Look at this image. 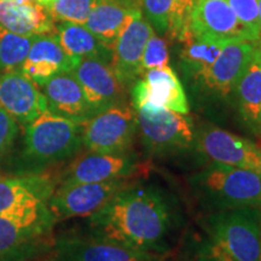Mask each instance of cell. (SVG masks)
<instances>
[{
	"mask_svg": "<svg viewBox=\"0 0 261 261\" xmlns=\"http://www.w3.org/2000/svg\"><path fill=\"white\" fill-rule=\"evenodd\" d=\"M0 107L27 126L48 109L44 93L19 70L0 75Z\"/></svg>",
	"mask_w": 261,
	"mask_h": 261,
	"instance_id": "9a60e30c",
	"label": "cell"
},
{
	"mask_svg": "<svg viewBox=\"0 0 261 261\" xmlns=\"http://www.w3.org/2000/svg\"><path fill=\"white\" fill-rule=\"evenodd\" d=\"M154 35V28L143 15L129 22L114 45L112 68L123 86L136 83L142 75V57L145 45Z\"/></svg>",
	"mask_w": 261,
	"mask_h": 261,
	"instance_id": "e0dca14e",
	"label": "cell"
},
{
	"mask_svg": "<svg viewBox=\"0 0 261 261\" xmlns=\"http://www.w3.org/2000/svg\"><path fill=\"white\" fill-rule=\"evenodd\" d=\"M197 261H236L225 247L213 237L202 244L197 254Z\"/></svg>",
	"mask_w": 261,
	"mask_h": 261,
	"instance_id": "1f68e13d",
	"label": "cell"
},
{
	"mask_svg": "<svg viewBox=\"0 0 261 261\" xmlns=\"http://www.w3.org/2000/svg\"><path fill=\"white\" fill-rule=\"evenodd\" d=\"M98 0H51L47 11L54 21L85 24Z\"/></svg>",
	"mask_w": 261,
	"mask_h": 261,
	"instance_id": "83f0119b",
	"label": "cell"
},
{
	"mask_svg": "<svg viewBox=\"0 0 261 261\" xmlns=\"http://www.w3.org/2000/svg\"><path fill=\"white\" fill-rule=\"evenodd\" d=\"M55 220L47 204L0 215V261H24L40 252Z\"/></svg>",
	"mask_w": 261,
	"mask_h": 261,
	"instance_id": "5b68a950",
	"label": "cell"
},
{
	"mask_svg": "<svg viewBox=\"0 0 261 261\" xmlns=\"http://www.w3.org/2000/svg\"><path fill=\"white\" fill-rule=\"evenodd\" d=\"M238 112L253 132L261 128V62L259 50L236 86Z\"/></svg>",
	"mask_w": 261,
	"mask_h": 261,
	"instance_id": "d4e9b609",
	"label": "cell"
},
{
	"mask_svg": "<svg viewBox=\"0 0 261 261\" xmlns=\"http://www.w3.org/2000/svg\"><path fill=\"white\" fill-rule=\"evenodd\" d=\"M77 63L65 54L52 33L34 37L19 71L35 85L42 86L55 75L71 71Z\"/></svg>",
	"mask_w": 261,
	"mask_h": 261,
	"instance_id": "ac0fdd59",
	"label": "cell"
},
{
	"mask_svg": "<svg viewBox=\"0 0 261 261\" xmlns=\"http://www.w3.org/2000/svg\"><path fill=\"white\" fill-rule=\"evenodd\" d=\"M189 181L201 203L212 211L261 205V178L253 169L212 162Z\"/></svg>",
	"mask_w": 261,
	"mask_h": 261,
	"instance_id": "7a4b0ae2",
	"label": "cell"
},
{
	"mask_svg": "<svg viewBox=\"0 0 261 261\" xmlns=\"http://www.w3.org/2000/svg\"><path fill=\"white\" fill-rule=\"evenodd\" d=\"M17 135V121L0 107V159L9 151Z\"/></svg>",
	"mask_w": 261,
	"mask_h": 261,
	"instance_id": "4dcf8cb0",
	"label": "cell"
},
{
	"mask_svg": "<svg viewBox=\"0 0 261 261\" xmlns=\"http://www.w3.org/2000/svg\"><path fill=\"white\" fill-rule=\"evenodd\" d=\"M142 75V79L136 81L130 91L133 108L151 104L188 115L190 107L187 93L177 74L169 65L148 70Z\"/></svg>",
	"mask_w": 261,
	"mask_h": 261,
	"instance_id": "4fadbf2b",
	"label": "cell"
},
{
	"mask_svg": "<svg viewBox=\"0 0 261 261\" xmlns=\"http://www.w3.org/2000/svg\"><path fill=\"white\" fill-rule=\"evenodd\" d=\"M52 192L54 184L45 175H0V215L47 204Z\"/></svg>",
	"mask_w": 261,
	"mask_h": 261,
	"instance_id": "ffe728a7",
	"label": "cell"
},
{
	"mask_svg": "<svg viewBox=\"0 0 261 261\" xmlns=\"http://www.w3.org/2000/svg\"><path fill=\"white\" fill-rule=\"evenodd\" d=\"M142 163L132 152L119 154H89L76 159L68 167L63 184L76 182H100L113 179L130 178L142 169Z\"/></svg>",
	"mask_w": 261,
	"mask_h": 261,
	"instance_id": "5bb4252c",
	"label": "cell"
},
{
	"mask_svg": "<svg viewBox=\"0 0 261 261\" xmlns=\"http://www.w3.org/2000/svg\"><path fill=\"white\" fill-rule=\"evenodd\" d=\"M210 236L236 261H261L260 207L215 212L208 221Z\"/></svg>",
	"mask_w": 261,
	"mask_h": 261,
	"instance_id": "8992f818",
	"label": "cell"
},
{
	"mask_svg": "<svg viewBox=\"0 0 261 261\" xmlns=\"http://www.w3.org/2000/svg\"><path fill=\"white\" fill-rule=\"evenodd\" d=\"M178 40L182 44L180 52L182 70L195 80L217 60L225 45L228 44L226 41L196 38L189 32V28L185 29Z\"/></svg>",
	"mask_w": 261,
	"mask_h": 261,
	"instance_id": "484cf974",
	"label": "cell"
},
{
	"mask_svg": "<svg viewBox=\"0 0 261 261\" xmlns=\"http://www.w3.org/2000/svg\"><path fill=\"white\" fill-rule=\"evenodd\" d=\"M120 2L126 3V4H128V5L137 6V8L142 9V6H140V0H120Z\"/></svg>",
	"mask_w": 261,
	"mask_h": 261,
	"instance_id": "e575fe53",
	"label": "cell"
},
{
	"mask_svg": "<svg viewBox=\"0 0 261 261\" xmlns=\"http://www.w3.org/2000/svg\"><path fill=\"white\" fill-rule=\"evenodd\" d=\"M0 2H12V3H24V2H32V0H0ZM34 2V0H33Z\"/></svg>",
	"mask_w": 261,
	"mask_h": 261,
	"instance_id": "8d00e7d4",
	"label": "cell"
},
{
	"mask_svg": "<svg viewBox=\"0 0 261 261\" xmlns=\"http://www.w3.org/2000/svg\"><path fill=\"white\" fill-rule=\"evenodd\" d=\"M35 3H38V4H40L42 6H45V8H47L48 5H50L51 0H34Z\"/></svg>",
	"mask_w": 261,
	"mask_h": 261,
	"instance_id": "d590c367",
	"label": "cell"
},
{
	"mask_svg": "<svg viewBox=\"0 0 261 261\" xmlns=\"http://www.w3.org/2000/svg\"><path fill=\"white\" fill-rule=\"evenodd\" d=\"M132 185L129 178L100 182L63 184L54 190L48 200V210L55 219L91 217L100 211L120 191Z\"/></svg>",
	"mask_w": 261,
	"mask_h": 261,
	"instance_id": "ba28073f",
	"label": "cell"
},
{
	"mask_svg": "<svg viewBox=\"0 0 261 261\" xmlns=\"http://www.w3.org/2000/svg\"><path fill=\"white\" fill-rule=\"evenodd\" d=\"M256 50V44L252 41L228 42L197 81L221 96H227L236 90L238 81L255 56Z\"/></svg>",
	"mask_w": 261,
	"mask_h": 261,
	"instance_id": "2e32d148",
	"label": "cell"
},
{
	"mask_svg": "<svg viewBox=\"0 0 261 261\" xmlns=\"http://www.w3.org/2000/svg\"><path fill=\"white\" fill-rule=\"evenodd\" d=\"M136 135V110L128 102L108 108L83 123V145L91 152H127Z\"/></svg>",
	"mask_w": 261,
	"mask_h": 261,
	"instance_id": "52a82bcc",
	"label": "cell"
},
{
	"mask_svg": "<svg viewBox=\"0 0 261 261\" xmlns=\"http://www.w3.org/2000/svg\"><path fill=\"white\" fill-rule=\"evenodd\" d=\"M86 97L98 114L116 104L127 102L125 86L117 79L112 64L97 58H83L71 70Z\"/></svg>",
	"mask_w": 261,
	"mask_h": 261,
	"instance_id": "7c38bea8",
	"label": "cell"
},
{
	"mask_svg": "<svg viewBox=\"0 0 261 261\" xmlns=\"http://www.w3.org/2000/svg\"><path fill=\"white\" fill-rule=\"evenodd\" d=\"M259 57H260V62H261V51H259Z\"/></svg>",
	"mask_w": 261,
	"mask_h": 261,
	"instance_id": "f35d334b",
	"label": "cell"
},
{
	"mask_svg": "<svg viewBox=\"0 0 261 261\" xmlns=\"http://www.w3.org/2000/svg\"><path fill=\"white\" fill-rule=\"evenodd\" d=\"M0 25L24 37L52 34L54 19L45 6L35 2H0Z\"/></svg>",
	"mask_w": 261,
	"mask_h": 261,
	"instance_id": "7402d4cb",
	"label": "cell"
},
{
	"mask_svg": "<svg viewBox=\"0 0 261 261\" xmlns=\"http://www.w3.org/2000/svg\"><path fill=\"white\" fill-rule=\"evenodd\" d=\"M83 145V125L46 110L25 126L23 156L41 167L73 156Z\"/></svg>",
	"mask_w": 261,
	"mask_h": 261,
	"instance_id": "3957f363",
	"label": "cell"
},
{
	"mask_svg": "<svg viewBox=\"0 0 261 261\" xmlns=\"http://www.w3.org/2000/svg\"><path fill=\"white\" fill-rule=\"evenodd\" d=\"M195 0H140L151 27L173 40L188 28Z\"/></svg>",
	"mask_w": 261,
	"mask_h": 261,
	"instance_id": "603a6c76",
	"label": "cell"
},
{
	"mask_svg": "<svg viewBox=\"0 0 261 261\" xmlns=\"http://www.w3.org/2000/svg\"><path fill=\"white\" fill-rule=\"evenodd\" d=\"M255 172L259 174V177L261 178V145H259V154H257V162H256Z\"/></svg>",
	"mask_w": 261,
	"mask_h": 261,
	"instance_id": "836d02e7",
	"label": "cell"
},
{
	"mask_svg": "<svg viewBox=\"0 0 261 261\" xmlns=\"http://www.w3.org/2000/svg\"><path fill=\"white\" fill-rule=\"evenodd\" d=\"M48 110L77 123H85L96 115L71 71L55 75L41 86Z\"/></svg>",
	"mask_w": 261,
	"mask_h": 261,
	"instance_id": "d6986e66",
	"label": "cell"
},
{
	"mask_svg": "<svg viewBox=\"0 0 261 261\" xmlns=\"http://www.w3.org/2000/svg\"><path fill=\"white\" fill-rule=\"evenodd\" d=\"M240 23L247 29L253 41L260 37V17L257 0H227Z\"/></svg>",
	"mask_w": 261,
	"mask_h": 261,
	"instance_id": "f1b7e54d",
	"label": "cell"
},
{
	"mask_svg": "<svg viewBox=\"0 0 261 261\" xmlns=\"http://www.w3.org/2000/svg\"><path fill=\"white\" fill-rule=\"evenodd\" d=\"M195 148L214 163L255 171L259 145L228 130L203 126L195 133Z\"/></svg>",
	"mask_w": 261,
	"mask_h": 261,
	"instance_id": "8fae6325",
	"label": "cell"
},
{
	"mask_svg": "<svg viewBox=\"0 0 261 261\" xmlns=\"http://www.w3.org/2000/svg\"><path fill=\"white\" fill-rule=\"evenodd\" d=\"M257 5H259V17H260V37L256 42L257 50L261 51V0H257Z\"/></svg>",
	"mask_w": 261,
	"mask_h": 261,
	"instance_id": "d6a6232c",
	"label": "cell"
},
{
	"mask_svg": "<svg viewBox=\"0 0 261 261\" xmlns=\"http://www.w3.org/2000/svg\"><path fill=\"white\" fill-rule=\"evenodd\" d=\"M169 65V54L166 41L154 34L145 45L142 57V74L151 69Z\"/></svg>",
	"mask_w": 261,
	"mask_h": 261,
	"instance_id": "f546056e",
	"label": "cell"
},
{
	"mask_svg": "<svg viewBox=\"0 0 261 261\" xmlns=\"http://www.w3.org/2000/svg\"><path fill=\"white\" fill-rule=\"evenodd\" d=\"M139 15H142V9L120 0H98L84 25L113 50L120 34Z\"/></svg>",
	"mask_w": 261,
	"mask_h": 261,
	"instance_id": "44dd1931",
	"label": "cell"
},
{
	"mask_svg": "<svg viewBox=\"0 0 261 261\" xmlns=\"http://www.w3.org/2000/svg\"><path fill=\"white\" fill-rule=\"evenodd\" d=\"M260 223H261V205H260Z\"/></svg>",
	"mask_w": 261,
	"mask_h": 261,
	"instance_id": "74e56055",
	"label": "cell"
},
{
	"mask_svg": "<svg viewBox=\"0 0 261 261\" xmlns=\"http://www.w3.org/2000/svg\"><path fill=\"white\" fill-rule=\"evenodd\" d=\"M54 34L63 51L73 60L79 62L83 58H97L112 64V48L98 40L84 24L61 22Z\"/></svg>",
	"mask_w": 261,
	"mask_h": 261,
	"instance_id": "cb8c5ba5",
	"label": "cell"
},
{
	"mask_svg": "<svg viewBox=\"0 0 261 261\" xmlns=\"http://www.w3.org/2000/svg\"><path fill=\"white\" fill-rule=\"evenodd\" d=\"M137 133L151 155H171L189 151L195 145L191 117L151 104L135 108Z\"/></svg>",
	"mask_w": 261,
	"mask_h": 261,
	"instance_id": "277c9868",
	"label": "cell"
},
{
	"mask_svg": "<svg viewBox=\"0 0 261 261\" xmlns=\"http://www.w3.org/2000/svg\"><path fill=\"white\" fill-rule=\"evenodd\" d=\"M259 135L261 136V128H260V130H259Z\"/></svg>",
	"mask_w": 261,
	"mask_h": 261,
	"instance_id": "ab89813d",
	"label": "cell"
},
{
	"mask_svg": "<svg viewBox=\"0 0 261 261\" xmlns=\"http://www.w3.org/2000/svg\"><path fill=\"white\" fill-rule=\"evenodd\" d=\"M33 39L34 37L16 34L0 25V70L6 73L21 69Z\"/></svg>",
	"mask_w": 261,
	"mask_h": 261,
	"instance_id": "4316f807",
	"label": "cell"
},
{
	"mask_svg": "<svg viewBox=\"0 0 261 261\" xmlns=\"http://www.w3.org/2000/svg\"><path fill=\"white\" fill-rule=\"evenodd\" d=\"M188 28L196 38L226 42H254L227 0H195Z\"/></svg>",
	"mask_w": 261,
	"mask_h": 261,
	"instance_id": "9c48e42d",
	"label": "cell"
},
{
	"mask_svg": "<svg viewBox=\"0 0 261 261\" xmlns=\"http://www.w3.org/2000/svg\"><path fill=\"white\" fill-rule=\"evenodd\" d=\"M93 234L139 252H166L173 208L160 189L130 185L90 217Z\"/></svg>",
	"mask_w": 261,
	"mask_h": 261,
	"instance_id": "6da1fadb",
	"label": "cell"
},
{
	"mask_svg": "<svg viewBox=\"0 0 261 261\" xmlns=\"http://www.w3.org/2000/svg\"><path fill=\"white\" fill-rule=\"evenodd\" d=\"M58 261H159V254L130 249L96 234H63L56 241Z\"/></svg>",
	"mask_w": 261,
	"mask_h": 261,
	"instance_id": "30bf717a",
	"label": "cell"
}]
</instances>
